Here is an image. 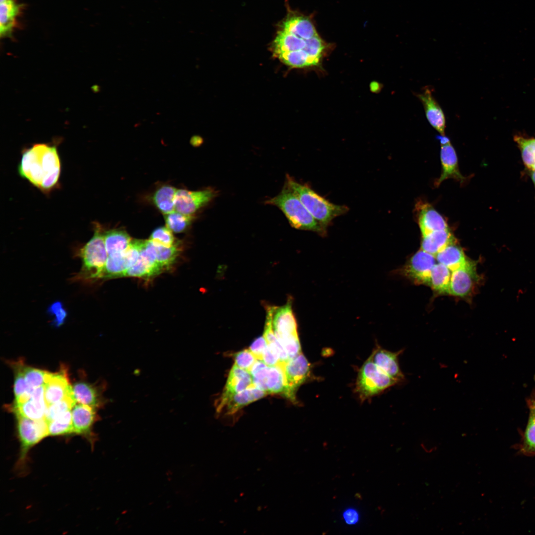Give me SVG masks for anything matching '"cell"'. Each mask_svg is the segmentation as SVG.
<instances>
[{
  "instance_id": "33",
  "label": "cell",
  "mask_w": 535,
  "mask_h": 535,
  "mask_svg": "<svg viewBox=\"0 0 535 535\" xmlns=\"http://www.w3.org/2000/svg\"><path fill=\"white\" fill-rule=\"evenodd\" d=\"M47 423L49 436H64L74 433L71 410Z\"/></svg>"
},
{
  "instance_id": "10",
  "label": "cell",
  "mask_w": 535,
  "mask_h": 535,
  "mask_svg": "<svg viewBox=\"0 0 535 535\" xmlns=\"http://www.w3.org/2000/svg\"><path fill=\"white\" fill-rule=\"evenodd\" d=\"M286 380L288 399L296 401V393L299 386L309 376L310 365L301 353L289 360L283 365Z\"/></svg>"
},
{
  "instance_id": "46",
  "label": "cell",
  "mask_w": 535,
  "mask_h": 535,
  "mask_svg": "<svg viewBox=\"0 0 535 535\" xmlns=\"http://www.w3.org/2000/svg\"><path fill=\"white\" fill-rule=\"evenodd\" d=\"M262 361L268 366L281 364L277 356L268 345L263 354Z\"/></svg>"
},
{
  "instance_id": "31",
  "label": "cell",
  "mask_w": 535,
  "mask_h": 535,
  "mask_svg": "<svg viewBox=\"0 0 535 535\" xmlns=\"http://www.w3.org/2000/svg\"><path fill=\"white\" fill-rule=\"evenodd\" d=\"M177 190L170 185L159 187L152 197V201L157 209L163 214H166L175 210V198Z\"/></svg>"
},
{
  "instance_id": "4",
  "label": "cell",
  "mask_w": 535,
  "mask_h": 535,
  "mask_svg": "<svg viewBox=\"0 0 535 535\" xmlns=\"http://www.w3.org/2000/svg\"><path fill=\"white\" fill-rule=\"evenodd\" d=\"M78 255L82 265L75 279L91 282L102 278L108 255L104 232L99 224L95 223L93 237L80 249Z\"/></svg>"
},
{
  "instance_id": "32",
  "label": "cell",
  "mask_w": 535,
  "mask_h": 535,
  "mask_svg": "<svg viewBox=\"0 0 535 535\" xmlns=\"http://www.w3.org/2000/svg\"><path fill=\"white\" fill-rule=\"evenodd\" d=\"M451 272L444 265L436 263L432 269L429 285L440 293L449 294Z\"/></svg>"
},
{
  "instance_id": "21",
  "label": "cell",
  "mask_w": 535,
  "mask_h": 535,
  "mask_svg": "<svg viewBox=\"0 0 535 535\" xmlns=\"http://www.w3.org/2000/svg\"><path fill=\"white\" fill-rule=\"evenodd\" d=\"M403 350L392 352L380 347L374 349L369 358L380 369L398 382L405 377L399 367L398 357Z\"/></svg>"
},
{
  "instance_id": "34",
  "label": "cell",
  "mask_w": 535,
  "mask_h": 535,
  "mask_svg": "<svg viewBox=\"0 0 535 535\" xmlns=\"http://www.w3.org/2000/svg\"><path fill=\"white\" fill-rule=\"evenodd\" d=\"M284 63L291 67L303 68L318 64L304 51L284 52L276 55Z\"/></svg>"
},
{
  "instance_id": "8",
  "label": "cell",
  "mask_w": 535,
  "mask_h": 535,
  "mask_svg": "<svg viewBox=\"0 0 535 535\" xmlns=\"http://www.w3.org/2000/svg\"><path fill=\"white\" fill-rule=\"evenodd\" d=\"M163 270L156 260L152 241L141 240L140 253L136 262L121 277L150 278L159 274Z\"/></svg>"
},
{
  "instance_id": "38",
  "label": "cell",
  "mask_w": 535,
  "mask_h": 535,
  "mask_svg": "<svg viewBox=\"0 0 535 535\" xmlns=\"http://www.w3.org/2000/svg\"><path fill=\"white\" fill-rule=\"evenodd\" d=\"M14 373L13 390L15 399L27 393H32L34 388L28 385L24 374L25 364L22 361L11 362L10 364Z\"/></svg>"
},
{
  "instance_id": "13",
  "label": "cell",
  "mask_w": 535,
  "mask_h": 535,
  "mask_svg": "<svg viewBox=\"0 0 535 535\" xmlns=\"http://www.w3.org/2000/svg\"><path fill=\"white\" fill-rule=\"evenodd\" d=\"M436 262L434 256L421 249L410 259L404 273L416 282L429 285L431 272Z\"/></svg>"
},
{
  "instance_id": "3",
  "label": "cell",
  "mask_w": 535,
  "mask_h": 535,
  "mask_svg": "<svg viewBox=\"0 0 535 535\" xmlns=\"http://www.w3.org/2000/svg\"><path fill=\"white\" fill-rule=\"evenodd\" d=\"M286 183L311 215L325 228L334 218L346 214L349 210L348 207L330 202L309 185L300 183L289 176L287 177Z\"/></svg>"
},
{
  "instance_id": "36",
  "label": "cell",
  "mask_w": 535,
  "mask_h": 535,
  "mask_svg": "<svg viewBox=\"0 0 535 535\" xmlns=\"http://www.w3.org/2000/svg\"><path fill=\"white\" fill-rule=\"evenodd\" d=\"M152 242L154 245L158 263L163 269L169 268L174 263L178 256V244L168 247L153 241Z\"/></svg>"
},
{
  "instance_id": "5",
  "label": "cell",
  "mask_w": 535,
  "mask_h": 535,
  "mask_svg": "<svg viewBox=\"0 0 535 535\" xmlns=\"http://www.w3.org/2000/svg\"><path fill=\"white\" fill-rule=\"evenodd\" d=\"M292 305V300L289 298L285 305L275 306L272 318L275 334L286 352L289 360L301 353L297 323Z\"/></svg>"
},
{
  "instance_id": "6",
  "label": "cell",
  "mask_w": 535,
  "mask_h": 535,
  "mask_svg": "<svg viewBox=\"0 0 535 535\" xmlns=\"http://www.w3.org/2000/svg\"><path fill=\"white\" fill-rule=\"evenodd\" d=\"M20 451L16 468L23 470L30 450L49 436L48 423L45 419L35 420L15 415Z\"/></svg>"
},
{
  "instance_id": "37",
  "label": "cell",
  "mask_w": 535,
  "mask_h": 535,
  "mask_svg": "<svg viewBox=\"0 0 535 535\" xmlns=\"http://www.w3.org/2000/svg\"><path fill=\"white\" fill-rule=\"evenodd\" d=\"M76 402L72 392L61 400L47 407L45 420L49 422L55 419L67 411L71 410Z\"/></svg>"
},
{
  "instance_id": "50",
  "label": "cell",
  "mask_w": 535,
  "mask_h": 535,
  "mask_svg": "<svg viewBox=\"0 0 535 535\" xmlns=\"http://www.w3.org/2000/svg\"><path fill=\"white\" fill-rule=\"evenodd\" d=\"M532 171H535V163L533 164L530 169Z\"/></svg>"
},
{
  "instance_id": "23",
  "label": "cell",
  "mask_w": 535,
  "mask_h": 535,
  "mask_svg": "<svg viewBox=\"0 0 535 535\" xmlns=\"http://www.w3.org/2000/svg\"><path fill=\"white\" fill-rule=\"evenodd\" d=\"M74 397L77 402L89 405L95 409L102 407L105 400L102 392L95 385L80 380L72 386Z\"/></svg>"
},
{
  "instance_id": "41",
  "label": "cell",
  "mask_w": 535,
  "mask_h": 535,
  "mask_svg": "<svg viewBox=\"0 0 535 535\" xmlns=\"http://www.w3.org/2000/svg\"><path fill=\"white\" fill-rule=\"evenodd\" d=\"M268 369L269 366L263 361L257 360L249 371L252 375L254 386L266 392L265 382Z\"/></svg>"
},
{
  "instance_id": "14",
  "label": "cell",
  "mask_w": 535,
  "mask_h": 535,
  "mask_svg": "<svg viewBox=\"0 0 535 535\" xmlns=\"http://www.w3.org/2000/svg\"><path fill=\"white\" fill-rule=\"evenodd\" d=\"M268 393L255 386L226 397H220L216 407L217 413L223 412L225 415H231L244 406L259 400Z\"/></svg>"
},
{
  "instance_id": "28",
  "label": "cell",
  "mask_w": 535,
  "mask_h": 535,
  "mask_svg": "<svg viewBox=\"0 0 535 535\" xmlns=\"http://www.w3.org/2000/svg\"><path fill=\"white\" fill-rule=\"evenodd\" d=\"M283 365L284 364H279L269 366L265 382L266 391L268 394H281L288 398Z\"/></svg>"
},
{
  "instance_id": "2",
  "label": "cell",
  "mask_w": 535,
  "mask_h": 535,
  "mask_svg": "<svg viewBox=\"0 0 535 535\" xmlns=\"http://www.w3.org/2000/svg\"><path fill=\"white\" fill-rule=\"evenodd\" d=\"M266 203L280 209L294 228L313 231L321 236L326 234V228L311 215L286 183L277 195L267 201Z\"/></svg>"
},
{
  "instance_id": "24",
  "label": "cell",
  "mask_w": 535,
  "mask_h": 535,
  "mask_svg": "<svg viewBox=\"0 0 535 535\" xmlns=\"http://www.w3.org/2000/svg\"><path fill=\"white\" fill-rule=\"evenodd\" d=\"M253 386L254 385L253 378L250 372L241 369L234 364L229 372L225 387L220 397H226Z\"/></svg>"
},
{
  "instance_id": "44",
  "label": "cell",
  "mask_w": 535,
  "mask_h": 535,
  "mask_svg": "<svg viewBox=\"0 0 535 535\" xmlns=\"http://www.w3.org/2000/svg\"><path fill=\"white\" fill-rule=\"evenodd\" d=\"M257 360L249 349H244L235 355L234 364L241 369L249 372Z\"/></svg>"
},
{
  "instance_id": "42",
  "label": "cell",
  "mask_w": 535,
  "mask_h": 535,
  "mask_svg": "<svg viewBox=\"0 0 535 535\" xmlns=\"http://www.w3.org/2000/svg\"><path fill=\"white\" fill-rule=\"evenodd\" d=\"M48 372L25 365L24 367V374L26 382L29 387L32 388L44 385Z\"/></svg>"
},
{
  "instance_id": "19",
  "label": "cell",
  "mask_w": 535,
  "mask_h": 535,
  "mask_svg": "<svg viewBox=\"0 0 535 535\" xmlns=\"http://www.w3.org/2000/svg\"><path fill=\"white\" fill-rule=\"evenodd\" d=\"M440 143L442 171L440 176L434 182V185L438 186L442 181L448 178H453L461 183H464L466 178L460 172L457 156L450 139Z\"/></svg>"
},
{
  "instance_id": "30",
  "label": "cell",
  "mask_w": 535,
  "mask_h": 535,
  "mask_svg": "<svg viewBox=\"0 0 535 535\" xmlns=\"http://www.w3.org/2000/svg\"><path fill=\"white\" fill-rule=\"evenodd\" d=\"M435 258L437 263L444 265L451 271L459 268L468 261L463 250L455 243L446 246L435 256Z\"/></svg>"
},
{
  "instance_id": "51",
  "label": "cell",
  "mask_w": 535,
  "mask_h": 535,
  "mask_svg": "<svg viewBox=\"0 0 535 535\" xmlns=\"http://www.w3.org/2000/svg\"><path fill=\"white\" fill-rule=\"evenodd\" d=\"M6 0H0V3H1V2H4V1H6Z\"/></svg>"
},
{
  "instance_id": "43",
  "label": "cell",
  "mask_w": 535,
  "mask_h": 535,
  "mask_svg": "<svg viewBox=\"0 0 535 535\" xmlns=\"http://www.w3.org/2000/svg\"><path fill=\"white\" fill-rule=\"evenodd\" d=\"M149 239L168 247L178 244L175 241L172 232L166 226H160L156 228L151 233Z\"/></svg>"
},
{
  "instance_id": "20",
  "label": "cell",
  "mask_w": 535,
  "mask_h": 535,
  "mask_svg": "<svg viewBox=\"0 0 535 535\" xmlns=\"http://www.w3.org/2000/svg\"><path fill=\"white\" fill-rule=\"evenodd\" d=\"M416 208L417 220L422 236L448 229L444 218L429 204L419 202Z\"/></svg>"
},
{
  "instance_id": "25",
  "label": "cell",
  "mask_w": 535,
  "mask_h": 535,
  "mask_svg": "<svg viewBox=\"0 0 535 535\" xmlns=\"http://www.w3.org/2000/svg\"><path fill=\"white\" fill-rule=\"evenodd\" d=\"M454 243L455 238L448 228L422 236L421 249L435 257L446 246Z\"/></svg>"
},
{
  "instance_id": "47",
  "label": "cell",
  "mask_w": 535,
  "mask_h": 535,
  "mask_svg": "<svg viewBox=\"0 0 535 535\" xmlns=\"http://www.w3.org/2000/svg\"><path fill=\"white\" fill-rule=\"evenodd\" d=\"M51 309L53 311L54 314L56 315L55 325H59L63 323L66 316V312L61 307L60 303H55L51 307Z\"/></svg>"
},
{
  "instance_id": "11",
  "label": "cell",
  "mask_w": 535,
  "mask_h": 535,
  "mask_svg": "<svg viewBox=\"0 0 535 535\" xmlns=\"http://www.w3.org/2000/svg\"><path fill=\"white\" fill-rule=\"evenodd\" d=\"M215 195V192L210 189L195 191L177 189L175 198V210L185 214L193 215L209 203Z\"/></svg>"
},
{
  "instance_id": "49",
  "label": "cell",
  "mask_w": 535,
  "mask_h": 535,
  "mask_svg": "<svg viewBox=\"0 0 535 535\" xmlns=\"http://www.w3.org/2000/svg\"><path fill=\"white\" fill-rule=\"evenodd\" d=\"M531 174L532 180L535 187V171H532Z\"/></svg>"
},
{
  "instance_id": "18",
  "label": "cell",
  "mask_w": 535,
  "mask_h": 535,
  "mask_svg": "<svg viewBox=\"0 0 535 535\" xmlns=\"http://www.w3.org/2000/svg\"><path fill=\"white\" fill-rule=\"evenodd\" d=\"M476 264L467 262L451 272L449 294L459 297L467 295L471 291L477 277Z\"/></svg>"
},
{
  "instance_id": "9",
  "label": "cell",
  "mask_w": 535,
  "mask_h": 535,
  "mask_svg": "<svg viewBox=\"0 0 535 535\" xmlns=\"http://www.w3.org/2000/svg\"><path fill=\"white\" fill-rule=\"evenodd\" d=\"M140 243L141 240H133L125 251L108 255L102 278L121 277L137 261Z\"/></svg>"
},
{
  "instance_id": "15",
  "label": "cell",
  "mask_w": 535,
  "mask_h": 535,
  "mask_svg": "<svg viewBox=\"0 0 535 535\" xmlns=\"http://www.w3.org/2000/svg\"><path fill=\"white\" fill-rule=\"evenodd\" d=\"M44 388L47 407L72 393V385L69 383L66 369L63 367L58 372H48Z\"/></svg>"
},
{
  "instance_id": "29",
  "label": "cell",
  "mask_w": 535,
  "mask_h": 535,
  "mask_svg": "<svg viewBox=\"0 0 535 535\" xmlns=\"http://www.w3.org/2000/svg\"><path fill=\"white\" fill-rule=\"evenodd\" d=\"M104 239L108 255L125 251L129 247L132 240L126 231L119 229L105 231Z\"/></svg>"
},
{
  "instance_id": "26",
  "label": "cell",
  "mask_w": 535,
  "mask_h": 535,
  "mask_svg": "<svg viewBox=\"0 0 535 535\" xmlns=\"http://www.w3.org/2000/svg\"><path fill=\"white\" fill-rule=\"evenodd\" d=\"M21 5L14 0H7L0 4V36L9 37L15 26L16 18L19 14Z\"/></svg>"
},
{
  "instance_id": "45",
  "label": "cell",
  "mask_w": 535,
  "mask_h": 535,
  "mask_svg": "<svg viewBox=\"0 0 535 535\" xmlns=\"http://www.w3.org/2000/svg\"><path fill=\"white\" fill-rule=\"evenodd\" d=\"M267 346L266 339L263 335L254 340L250 346L249 349L258 360H262L263 354Z\"/></svg>"
},
{
  "instance_id": "35",
  "label": "cell",
  "mask_w": 535,
  "mask_h": 535,
  "mask_svg": "<svg viewBox=\"0 0 535 535\" xmlns=\"http://www.w3.org/2000/svg\"><path fill=\"white\" fill-rule=\"evenodd\" d=\"M194 216L187 215L176 211L164 214L166 226L172 232L179 233L186 231L192 223Z\"/></svg>"
},
{
  "instance_id": "39",
  "label": "cell",
  "mask_w": 535,
  "mask_h": 535,
  "mask_svg": "<svg viewBox=\"0 0 535 535\" xmlns=\"http://www.w3.org/2000/svg\"><path fill=\"white\" fill-rule=\"evenodd\" d=\"M514 139L521 151L524 164L530 169L535 163V138L516 136Z\"/></svg>"
},
{
  "instance_id": "17",
  "label": "cell",
  "mask_w": 535,
  "mask_h": 535,
  "mask_svg": "<svg viewBox=\"0 0 535 535\" xmlns=\"http://www.w3.org/2000/svg\"><path fill=\"white\" fill-rule=\"evenodd\" d=\"M432 87L427 86L415 95L422 103L427 120L440 135H445L446 119L441 107L434 98Z\"/></svg>"
},
{
  "instance_id": "22",
  "label": "cell",
  "mask_w": 535,
  "mask_h": 535,
  "mask_svg": "<svg viewBox=\"0 0 535 535\" xmlns=\"http://www.w3.org/2000/svg\"><path fill=\"white\" fill-rule=\"evenodd\" d=\"M313 38L306 39L299 35L279 30L272 45V51L275 55L284 52L296 51L306 52L305 50L308 44Z\"/></svg>"
},
{
  "instance_id": "1",
  "label": "cell",
  "mask_w": 535,
  "mask_h": 535,
  "mask_svg": "<svg viewBox=\"0 0 535 535\" xmlns=\"http://www.w3.org/2000/svg\"><path fill=\"white\" fill-rule=\"evenodd\" d=\"M20 175L40 190L48 192L58 182L60 161L55 146L36 144L25 150L18 166Z\"/></svg>"
},
{
  "instance_id": "16",
  "label": "cell",
  "mask_w": 535,
  "mask_h": 535,
  "mask_svg": "<svg viewBox=\"0 0 535 535\" xmlns=\"http://www.w3.org/2000/svg\"><path fill=\"white\" fill-rule=\"evenodd\" d=\"M47 408L44 385H43L34 389L29 400L21 403L14 402L9 409L15 415L39 420L45 419Z\"/></svg>"
},
{
  "instance_id": "48",
  "label": "cell",
  "mask_w": 535,
  "mask_h": 535,
  "mask_svg": "<svg viewBox=\"0 0 535 535\" xmlns=\"http://www.w3.org/2000/svg\"><path fill=\"white\" fill-rule=\"evenodd\" d=\"M344 518L345 522L349 524L356 523L358 520L357 512L353 509H348L344 513Z\"/></svg>"
},
{
  "instance_id": "12",
  "label": "cell",
  "mask_w": 535,
  "mask_h": 535,
  "mask_svg": "<svg viewBox=\"0 0 535 535\" xmlns=\"http://www.w3.org/2000/svg\"><path fill=\"white\" fill-rule=\"evenodd\" d=\"M96 409L89 405L79 403L75 404L71 411L74 433L86 438L92 448L96 440L93 428L98 420Z\"/></svg>"
},
{
  "instance_id": "40",
  "label": "cell",
  "mask_w": 535,
  "mask_h": 535,
  "mask_svg": "<svg viewBox=\"0 0 535 535\" xmlns=\"http://www.w3.org/2000/svg\"><path fill=\"white\" fill-rule=\"evenodd\" d=\"M530 413L524 434V448L527 452L535 451V401L530 404Z\"/></svg>"
},
{
  "instance_id": "7",
  "label": "cell",
  "mask_w": 535,
  "mask_h": 535,
  "mask_svg": "<svg viewBox=\"0 0 535 535\" xmlns=\"http://www.w3.org/2000/svg\"><path fill=\"white\" fill-rule=\"evenodd\" d=\"M398 382L369 358L360 370L356 389L362 400H365L377 394Z\"/></svg>"
},
{
  "instance_id": "27",
  "label": "cell",
  "mask_w": 535,
  "mask_h": 535,
  "mask_svg": "<svg viewBox=\"0 0 535 535\" xmlns=\"http://www.w3.org/2000/svg\"><path fill=\"white\" fill-rule=\"evenodd\" d=\"M275 306H266V319L263 335L268 345L278 357L280 362L284 364L289 360L284 348L276 337L272 326V318Z\"/></svg>"
}]
</instances>
